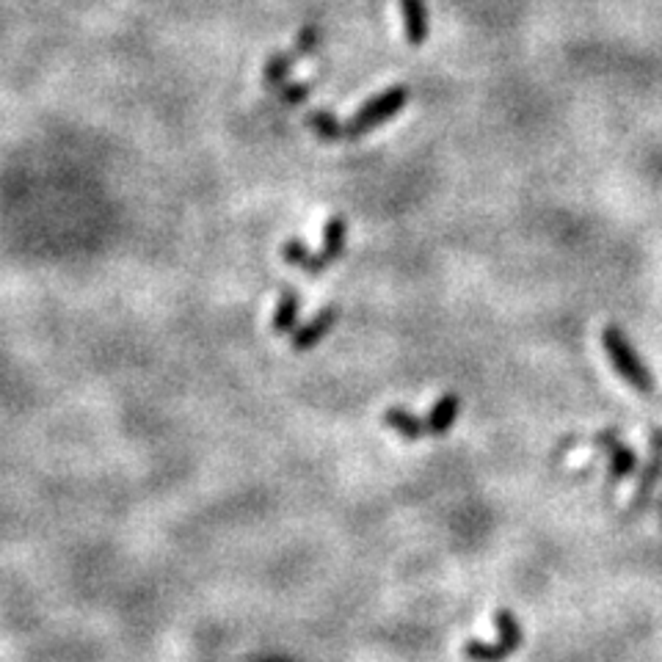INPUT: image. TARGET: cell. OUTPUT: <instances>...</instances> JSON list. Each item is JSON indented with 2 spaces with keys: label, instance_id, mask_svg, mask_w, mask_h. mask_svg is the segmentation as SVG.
<instances>
[{
  "label": "cell",
  "instance_id": "ba28073f",
  "mask_svg": "<svg viewBox=\"0 0 662 662\" xmlns=\"http://www.w3.org/2000/svg\"><path fill=\"white\" fill-rule=\"evenodd\" d=\"M345 240H348V224L343 216H331L323 226V257L326 263H335L337 257H343L345 251Z\"/></svg>",
  "mask_w": 662,
  "mask_h": 662
},
{
  "label": "cell",
  "instance_id": "6da1fadb",
  "mask_svg": "<svg viewBox=\"0 0 662 662\" xmlns=\"http://www.w3.org/2000/svg\"><path fill=\"white\" fill-rule=\"evenodd\" d=\"M458 409H461V400H458V395L447 392L437 400V406L430 409L428 417H414L409 412L403 409H390L384 414V425L398 430V434L403 439H420V437H430V434H447V430L453 428L455 417H458Z\"/></svg>",
  "mask_w": 662,
  "mask_h": 662
},
{
  "label": "cell",
  "instance_id": "30bf717a",
  "mask_svg": "<svg viewBox=\"0 0 662 662\" xmlns=\"http://www.w3.org/2000/svg\"><path fill=\"white\" fill-rule=\"evenodd\" d=\"M296 320H298V296L293 290H288V293H282V298H279V303H276L273 331L276 335H290V331L296 328Z\"/></svg>",
  "mask_w": 662,
  "mask_h": 662
},
{
  "label": "cell",
  "instance_id": "5bb4252c",
  "mask_svg": "<svg viewBox=\"0 0 662 662\" xmlns=\"http://www.w3.org/2000/svg\"><path fill=\"white\" fill-rule=\"evenodd\" d=\"M312 94V86L310 83H290V86H285L282 89V99L288 106H296V103H303Z\"/></svg>",
  "mask_w": 662,
  "mask_h": 662
},
{
  "label": "cell",
  "instance_id": "7c38bea8",
  "mask_svg": "<svg viewBox=\"0 0 662 662\" xmlns=\"http://www.w3.org/2000/svg\"><path fill=\"white\" fill-rule=\"evenodd\" d=\"M296 59H298L296 53H276V56H271L265 61V67H263V81L268 86H282L288 81V75H290Z\"/></svg>",
  "mask_w": 662,
  "mask_h": 662
},
{
  "label": "cell",
  "instance_id": "5b68a950",
  "mask_svg": "<svg viewBox=\"0 0 662 662\" xmlns=\"http://www.w3.org/2000/svg\"><path fill=\"white\" fill-rule=\"evenodd\" d=\"M337 318H340V310H337V307H326L320 315H315L301 331H293V348H296V351L315 348V345L328 335V331H331V326L337 323Z\"/></svg>",
  "mask_w": 662,
  "mask_h": 662
},
{
  "label": "cell",
  "instance_id": "8992f818",
  "mask_svg": "<svg viewBox=\"0 0 662 662\" xmlns=\"http://www.w3.org/2000/svg\"><path fill=\"white\" fill-rule=\"evenodd\" d=\"M406 39L412 44H422L428 39V6L425 0H400Z\"/></svg>",
  "mask_w": 662,
  "mask_h": 662
},
{
  "label": "cell",
  "instance_id": "7a4b0ae2",
  "mask_svg": "<svg viewBox=\"0 0 662 662\" xmlns=\"http://www.w3.org/2000/svg\"><path fill=\"white\" fill-rule=\"evenodd\" d=\"M602 345H604V353H607L610 365L616 367V373L627 381L632 390H638V392H651L654 390V378H651L649 367L641 362V356L634 353V348L627 340L621 326H607L602 331Z\"/></svg>",
  "mask_w": 662,
  "mask_h": 662
},
{
  "label": "cell",
  "instance_id": "52a82bcc",
  "mask_svg": "<svg viewBox=\"0 0 662 662\" xmlns=\"http://www.w3.org/2000/svg\"><path fill=\"white\" fill-rule=\"evenodd\" d=\"M282 257H285L290 265H296V268H301V271H307V273H323L326 265H328L323 254L310 251L307 243H303L301 238H290V240L285 243Z\"/></svg>",
  "mask_w": 662,
  "mask_h": 662
},
{
  "label": "cell",
  "instance_id": "4fadbf2b",
  "mask_svg": "<svg viewBox=\"0 0 662 662\" xmlns=\"http://www.w3.org/2000/svg\"><path fill=\"white\" fill-rule=\"evenodd\" d=\"M318 44H320V28H315V25H307V28H301L293 53H296L298 59H301V56H310V53H315V47H318Z\"/></svg>",
  "mask_w": 662,
  "mask_h": 662
},
{
  "label": "cell",
  "instance_id": "9c48e42d",
  "mask_svg": "<svg viewBox=\"0 0 662 662\" xmlns=\"http://www.w3.org/2000/svg\"><path fill=\"white\" fill-rule=\"evenodd\" d=\"M599 442L610 450V477H613V480L627 477L634 469V464H638V461H634V453L629 447H624L621 442H616V437L610 434V430L599 437Z\"/></svg>",
  "mask_w": 662,
  "mask_h": 662
},
{
  "label": "cell",
  "instance_id": "8fae6325",
  "mask_svg": "<svg viewBox=\"0 0 662 662\" xmlns=\"http://www.w3.org/2000/svg\"><path fill=\"white\" fill-rule=\"evenodd\" d=\"M307 124L312 127L315 136H318L320 141H337V138L345 136V127H343L335 116H331V111H326V108L310 114V116H307Z\"/></svg>",
  "mask_w": 662,
  "mask_h": 662
},
{
  "label": "cell",
  "instance_id": "277c9868",
  "mask_svg": "<svg viewBox=\"0 0 662 662\" xmlns=\"http://www.w3.org/2000/svg\"><path fill=\"white\" fill-rule=\"evenodd\" d=\"M497 632L500 634L494 643L469 641L464 646V657L472 662H502L522 646V627L511 610H500L497 613Z\"/></svg>",
  "mask_w": 662,
  "mask_h": 662
},
{
  "label": "cell",
  "instance_id": "3957f363",
  "mask_svg": "<svg viewBox=\"0 0 662 662\" xmlns=\"http://www.w3.org/2000/svg\"><path fill=\"white\" fill-rule=\"evenodd\" d=\"M409 97H412V91H409V86H403V83L390 86L387 91L375 94L373 99H367V103L343 124L345 127V138H359V136L370 133L373 127L390 122L392 116H398L406 108Z\"/></svg>",
  "mask_w": 662,
  "mask_h": 662
}]
</instances>
